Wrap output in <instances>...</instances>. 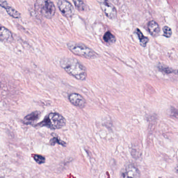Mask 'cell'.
<instances>
[{"label":"cell","mask_w":178,"mask_h":178,"mask_svg":"<svg viewBox=\"0 0 178 178\" xmlns=\"http://www.w3.org/2000/svg\"><path fill=\"white\" fill-rule=\"evenodd\" d=\"M68 99L70 103L78 108H84L86 105L85 99L81 95L77 93H72L69 95Z\"/></svg>","instance_id":"8"},{"label":"cell","mask_w":178,"mask_h":178,"mask_svg":"<svg viewBox=\"0 0 178 178\" xmlns=\"http://www.w3.org/2000/svg\"><path fill=\"white\" fill-rule=\"evenodd\" d=\"M74 178V177H72V178Z\"/></svg>","instance_id":"22"},{"label":"cell","mask_w":178,"mask_h":178,"mask_svg":"<svg viewBox=\"0 0 178 178\" xmlns=\"http://www.w3.org/2000/svg\"><path fill=\"white\" fill-rule=\"evenodd\" d=\"M75 7L79 11H85L87 9V6L85 3L82 1H73Z\"/></svg>","instance_id":"15"},{"label":"cell","mask_w":178,"mask_h":178,"mask_svg":"<svg viewBox=\"0 0 178 178\" xmlns=\"http://www.w3.org/2000/svg\"><path fill=\"white\" fill-rule=\"evenodd\" d=\"M103 39L106 43L109 44H113L116 41V37L109 31L104 34Z\"/></svg>","instance_id":"12"},{"label":"cell","mask_w":178,"mask_h":178,"mask_svg":"<svg viewBox=\"0 0 178 178\" xmlns=\"http://www.w3.org/2000/svg\"><path fill=\"white\" fill-rule=\"evenodd\" d=\"M57 143L60 144V145L63 146H66V143L64 142V141H61L57 137H54L53 139H51L50 141V144L51 145H55V144Z\"/></svg>","instance_id":"17"},{"label":"cell","mask_w":178,"mask_h":178,"mask_svg":"<svg viewBox=\"0 0 178 178\" xmlns=\"http://www.w3.org/2000/svg\"><path fill=\"white\" fill-rule=\"evenodd\" d=\"M0 38L2 41L10 42L13 40L11 32L4 27L1 26L0 31Z\"/></svg>","instance_id":"10"},{"label":"cell","mask_w":178,"mask_h":178,"mask_svg":"<svg viewBox=\"0 0 178 178\" xmlns=\"http://www.w3.org/2000/svg\"><path fill=\"white\" fill-rule=\"evenodd\" d=\"M0 5H1V7H2L6 9L7 13H8L9 15L11 16L12 17L15 18H20L21 17L20 14L17 10H16L15 9L9 7L7 1H1Z\"/></svg>","instance_id":"9"},{"label":"cell","mask_w":178,"mask_h":178,"mask_svg":"<svg viewBox=\"0 0 178 178\" xmlns=\"http://www.w3.org/2000/svg\"><path fill=\"white\" fill-rule=\"evenodd\" d=\"M148 29L150 33L153 36H156L160 32V27L158 24L154 20H151L148 23Z\"/></svg>","instance_id":"11"},{"label":"cell","mask_w":178,"mask_h":178,"mask_svg":"<svg viewBox=\"0 0 178 178\" xmlns=\"http://www.w3.org/2000/svg\"><path fill=\"white\" fill-rule=\"evenodd\" d=\"M57 7L62 14L65 17H70L74 14V7L72 4L68 1H59L57 2Z\"/></svg>","instance_id":"7"},{"label":"cell","mask_w":178,"mask_h":178,"mask_svg":"<svg viewBox=\"0 0 178 178\" xmlns=\"http://www.w3.org/2000/svg\"><path fill=\"white\" fill-rule=\"evenodd\" d=\"M158 70L164 73L165 74H171L172 73H178V70H173L172 68H170L168 66H165L164 65H161V64L158 66Z\"/></svg>","instance_id":"16"},{"label":"cell","mask_w":178,"mask_h":178,"mask_svg":"<svg viewBox=\"0 0 178 178\" xmlns=\"http://www.w3.org/2000/svg\"><path fill=\"white\" fill-rule=\"evenodd\" d=\"M68 49L75 55L88 59H95L98 54L92 49L81 42H70L67 44Z\"/></svg>","instance_id":"2"},{"label":"cell","mask_w":178,"mask_h":178,"mask_svg":"<svg viewBox=\"0 0 178 178\" xmlns=\"http://www.w3.org/2000/svg\"><path fill=\"white\" fill-rule=\"evenodd\" d=\"M33 158L36 161V162L39 165L44 163L46 161V158L44 156H41V155H33Z\"/></svg>","instance_id":"18"},{"label":"cell","mask_w":178,"mask_h":178,"mask_svg":"<svg viewBox=\"0 0 178 178\" xmlns=\"http://www.w3.org/2000/svg\"><path fill=\"white\" fill-rule=\"evenodd\" d=\"M136 33H137V35L139 37L141 46H142L144 47H145L146 46V44L149 41V39L147 37H145V36L143 35V33H142V31L139 29H137Z\"/></svg>","instance_id":"14"},{"label":"cell","mask_w":178,"mask_h":178,"mask_svg":"<svg viewBox=\"0 0 178 178\" xmlns=\"http://www.w3.org/2000/svg\"><path fill=\"white\" fill-rule=\"evenodd\" d=\"M140 177L139 170L133 164L126 165L121 172V178H140Z\"/></svg>","instance_id":"5"},{"label":"cell","mask_w":178,"mask_h":178,"mask_svg":"<svg viewBox=\"0 0 178 178\" xmlns=\"http://www.w3.org/2000/svg\"><path fill=\"white\" fill-rule=\"evenodd\" d=\"M65 124V119L62 115L57 113H50L37 126H46L52 130H57L63 128Z\"/></svg>","instance_id":"3"},{"label":"cell","mask_w":178,"mask_h":178,"mask_svg":"<svg viewBox=\"0 0 178 178\" xmlns=\"http://www.w3.org/2000/svg\"><path fill=\"white\" fill-rule=\"evenodd\" d=\"M175 170H176V172L177 174H178V164L177 165V166L176 167V168H175Z\"/></svg>","instance_id":"21"},{"label":"cell","mask_w":178,"mask_h":178,"mask_svg":"<svg viewBox=\"0 0 178 178\" xmlns=\"http://www.w3.org/2000/svg\"><path fill=\"white\" fill-rule=\"evenodd\" d=\"M40 116V112L39 111H37L32 112L31 114H28L25 117V121L26 122L31 123L32 122L36 121L37 119H39Z\"/></svg>","instance_id":"13"},{"label":"cell","mask_w":178,"mask_h":178,"mask_svg":"<svg viewBox=\"0 0 178 178\" xmlns=\"http://www.w3.org/2000/svg\"><path fill=\"white\" fill-rule=\"evenodd\" d=\"M60 65L68 74L78 80L84 81L86 79V68L78 60L75 58L64 57L60 61Z\"/></svg>","instance_id":"1"},{"label":"cell","mask_w":178,"mask_h":178,"mask_svg":"<svg viewBox=\"0 0 178 178\" xmlns=\"http://www.w3.org/2000/svg\"><path fill=\"white\" fill-rule=\"evenodd\" d=\"M171 114L174 116H177L178 114V110H176L175 108H172L171 110Z\"/></svg>","instance_id":"20"},{"label":"cell","mask_w":178,"mask_h":178,"mask_svg":"<svg viewBox=\"0 0 178 178\" xmlns=\"http://www.w3.org/2000/svg\"><path fill=\"white\" fill-rule=\"evenodd\" d=\"M35 8L37 12L48 19L53 17L56 12L55 5L50 1H37Z\"/></svg>","instance_id":"4"},{"label":"cell","mask_w":178,"mask_h":178,"mask_svg":"<svg viewBox=\"0 0 178 178\" xmlns=\"http://www.w3.org/2000/svg\"><path fill=\"white\" fill-rule=\"evenodd\" d=\"M164 36L167 38H170L172 35L171 29L169 27L165 26L163 27Z\"/></svg>","instance_id":"19"},{"label":"cell","mask_w":178,"mask_h":178,"mask_svg":"<svg viewBox=\"0 0 178 178\" xmlns=\"http://www.w3.org/2000/svg\"><path fill=\"white\" fill-rule=\"evenodd\" d=\"M103 13L109 18L113 20L117 16V10L113 5L108 1H98Z\"/></svg>","instance_id":"6"}]
</instances>
